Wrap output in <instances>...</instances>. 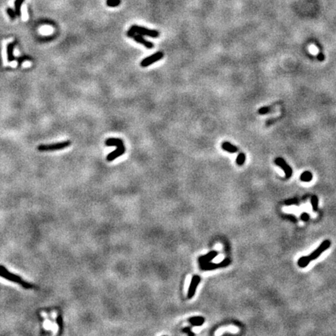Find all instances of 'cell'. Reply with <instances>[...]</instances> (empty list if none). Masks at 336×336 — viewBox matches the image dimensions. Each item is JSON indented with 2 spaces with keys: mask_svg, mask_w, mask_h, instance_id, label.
<instances>
[{
  "mask_svg": "<svg viewBox=\"0 0 336 336\" xmlns=\"http://www.w3.org/2000/svg\"><path fill=\"white\" fill-rule=\"evenodd\" d=\"M245 160H246V156H245L244 153H241L237 156V159H236V163L238 166H242L244 164Z\"/></svg>",
  "mask_w": 336,
  "mask_h": 336,
  "instance_id": "20",
  "label": "cell"
},
{
  "mask_svg": "<svg viewBox=\"0 0 336 336\" xmlns=\"http://www.w3.org/2000/svg\"><path fill=\"white\" fill-rule=\"evenodd\" d=\"M221 146H222V150L228 152V153H237V152L238 151V148H237V146H235L232 145L231 143H230L229 142H223Z\"/></svg>",
  "mask_w": 336,
  "mask_h": 336,
  "instance_id": "13",
  "label": "cell"
},
{
  "mask_svg": "<svg viewBox=\"0 0 336 336\" xmlns=\"http://www.w3.org/2000/svg\"><path fill=\"white\" fill-rule=\"evenodd\" d=\"M164 53L162 52H158L154 53L153 55L148 56L146 59H144L142 62H140V65L142 67H147L152 64L155 63L156 62H158L159 60L162 59L164 58Z\"/></svg>",
  "mask_w": 336,
  "mask_h": 336,
  "instance_id": "5",
  "label": "cell"
},
{
  "mask_svg": "<svg viewBox=\"0 0 336 336\" xmlns=\"http://www.w3.org/2000/svg\"><path fill=\"white\" fill-rule=\"evenodd\" d=\"M15 43H10L7 46V55H8V60L13 61L14 60V56H13V48H14Z\"/></svg>",
  "mask_w": 336,
  "mask_h": 336,
  "instance_id": "15",
  "label": "cell"
},
{
  "mask_svg": "<svg viewBox=\"0 0 336 336\" xmlns=\"http://www.w3.org/2000/svg\"><path fill=\"white\" fill-rule=\"evenodd\" d=\"M0 276H2V277L5 278V279H10V280H11V281L20 283V284H21L23 286H24V287H25V288L32 287V286H30V284H28V283L23 281L22 279H21L20 277H18V276H15V275H13V274H11V273L9 272V271L2 266H0Z\"/></svg>",
  "mask_w": 336,
  "mask_h": 336,
  "instance_id": "3",
  "label": "cell"
},
{
  "mask_svg": "<svg viewBox=\"0 0 336 336\" xmlns=\"http://www.w3.org/2000/svg\"><path fill=\"white\" fill-rule=\"evenodd\" d=\"M311 205H312L313 210H314V212L317 211V209H318V202H319L318 198H317L316 195H313L312 197H311Z\"/></svg>",
  "mask_w": 336,
  "mask_h": 336,
  "instance_id": "19",
  "label": "cell"
},
{
  "mask_svg": "<svg viewBox=\"0 0 336 336\" xmlns=\"http://www.w3.org/2000/svg\"><path fill=\"white\" fill-rule=\"evenodd\" d=\"M297 199H288L287 201H286V205H294V204H297Z\"/></svg>",
  "mask_w": 336,
  "mask_h": 336,
  "instance_id": "25",
  "label": "cell"
},
{
  "mask_svg": "<svg viewBox=\"0 0 336 336\" xmlns=\"http://www.w3.org/2000/svg\"><path fill=\"white\" fill-rule=\"evenodd\" d=\"M132 38H133L136 42H138V43H139V44L144 45L146 47H147V48H153V47H154L153 43L146 41V40L143 38L142 35L136 34H135L132 37Z\"/></svg>",
  "mask_w": 336,
  "mask_h": 336,
  "instance_id": "9",
  "label": "cell"
},
{
  "mask_svg": "<svg viewBox=\"0 0 336 336\" xmlns=\"http://www.w3.org/2000/svg\"><path fill=\"white\" fill-rule=\"evenodd\" d=\"M121 3V0H107V5L109 7H115Z\"/></svg>",
  "mask_w": 336,
  "mask_h": 336,
  "instance_id": "22",
  "label": "cell"
},
{
  "mask_svg": "<svg viewBox=\"0 0 336 336\" xmlns=\"http://www.w3.org/2000/svg\"><path fill=\"white\" fill-rule=\"evenodd\" d=\"M300 218H301V219L303 222H307L310 219V216L307 213H303V214L301 215V216H300Z\"/></svg>",
  "mask_w": 336,
  "mask_h": 336,
  "instance_id": "27",
  "label": "cell"
},
{
  "mask_svg": "<svg viewBox=\"0 0 336 336\" xmlns=\"http://www.w3.org/2000/svg\"><path fill=\"white\" fill-rule=\"evenodd\" d=\"M70 145H71L70 141H64V142L50 144V145H41L38 147V150L39 151H55V150H60L66 148Z\"/></svg>",
  "mask_w": 336,
  "mask_h": 336,
  "instance_id": "2",
  "label": "cell"
},
{
  "mask_svg": "<svg viewBox=\"0 0 336 336\" xmlns=\"http://www.w3.org/2000/svg\"><path fill=\"white\" fill-rule=\"evenodd\" d=\"M182 331H183V332H185V333H187V334H188V335H191V336L195 335V334L192 332V331H191V328H190L189 327H187V328H183V329H182Z\"/></svg>",
  "mask_w": 336,
  "mask_h": 336,
  "instance_id": "26",
  "label": "cell"
},
{
  "mask_svg": "<svg viewBox=\"0 0 336 336\" xmlns=\"http://www.w3.org/2000/svg\"><path fill=\"white\" fill-rule=\"evenodd\" d=\"M217 255H218L217 251H210V252H208V254L199 257L198 260H199V264L205 263V262H211V261H213L214 258H216L217 257Z\"/></svg>",
  "mask_w": 336,
  "mask_h": 336,
  "instance_id": "10",
  "label": "cell"
},
{
  "mask_svg": "<svg viewBox=\"0 0 336 336\" xmlns=\"http://www.w3.org/2000/svg\"><path fill=\"white\" fill-rule=\"evenodd\" d=\"M135 34L142 35V36H149L151 37V38H157L159 35V33L158 30H150V29H147L143 27L133 25L130 27L128 31L127 32V36L132 38V37Z\"/></svg>",
  "mask_w": 336,
  "mask_h": 336,
  "instance_id": "1",
  "label": "cell"
},
{
  "mask_svg": "<svg viewBox=\"0 0 336 336\" xmlns=\"http://www.w3.org/2000/svg\"><path fill=\"white\" fill-rule=\"evenodd\" d=\"M317 59H318L319 61H320V62H321V61H323V60H325V55H324L323 54L321 53V52H320V53H319L318 55H317Z\"/></svg>",
  "mask_w": 336,
  "mask_h": 336,
  "instance_id": "28",
  "label": "cell"
},
{
  "mask_svg": "<svg viewBox=\"0 0 336 336\" xmlns=\"http://www.w3.org/2000/svg\"><path fill=\"white\" fill-rule=\"evenodd\" d=\"M189 323H191L193 326H202V325L205 322V318L203 317H199V316H196V317H192L188 320Z\"/></svg>",
  "mask_w": 336,
  "mask_h": 336,
  "instance_id": "14",
  "label": "cell"
},
{
  "mask_svg": "<svg viewBox=\"0 0 336 336\" xmlns=\"http://www.w3.org/2000/svg\"><path fill=\"white\" fill-rule=\"evenodd\" d=\"M230 263H231V260L229 258H225L222 262H219V265H220V268H225V267L228 266Z\"/></svg>",
  "mask_w": 336,
  "mask_h": 336,
  "instance_id": "23",
  "label": "cell"
},
{
  "mask_svg": "<svg viewBox=\"0 0 336 336\" xmlns=\"http://www.w3.org/2000/svg\"><path fill=\"white\" fill-rule=\"evenodd\" d=\"M275 164L277 166H279V167H281L282 170L284 171L285 177H286V179L290 178L293 174V170L290 167V166L285 161L284 159H283V158L281 157L276 158V159H275Z\"/></svg>",
  "mask_w": 336,
  "mask_h": 336,
  "instance_id": "6",
  "label": "cell"
},
{
  "mask_svg": "<svg viewBox=\"0 0 336 336\" xmlns=\"http://www.w3.org/2000/svg\"><path fill=\"white\" fill-rule=\"evenodd\" d=\"M200 268L202 271H211V270H215L218 268H220L219 263H213V262H205V263H201Z\"/></svg>",
  "mask_w": 336,
  "mask_h": 336,
  "instance_id": "11",
  "label": "cell"
},
{
  "mask_svg": "<svg viewBox=\"0 0 336 336\" xmlns=\"http://www.w3.org/2000/svg\"><path fill=\"white\" fill-rule=\"evenodd\" d=\"M125 152V146H124V144L123 145L119 146H117V149H116L115 150L112 151L111 153H110L108 155H107V160L109 161V162H111V161L114 160L115 159L119 158V156H122V154H124Z\"/></svg>",
  "mask_w": 336,
  "mask_h": 336,
  "instance_id": "8",
  "label": "cell"
},
{
  "mask_svg": "<svg viewBox=\"0 0 336 336\" xmlns=\"http://www.w3.org/2000/svg\"><path fill=\"white\" fill-rule=\"evenodd\" d=\"M123 141L121 139H116V138H109L106 139L105 145L107 146H119L123 145Z\"/></svg>",
  "mask_w": 336,
  "mask_h": 336,
  "instance_id": "12",
  "label": "cell"
},
{
  "mask_svg": "<svg viewBox=\"0 0 336 336\" xmlns=\"http://www.w3.org/2000/svg\"><path fill=\"white\" fill-rule=\"evenodd\" d=\"M300 181L303 182H310L313 178V174L310 171H305L300 175Z\"/></svg>",
  "mask_w": 336,
  "mask_h": 336,
  "instance_id": "16",
  "label": "cell"
},
{
  "mask_svg": "<svg viewBox=\"0 0 336 336\" xmlns=\"http://www.w3.org/2000/svg\"><path fill=\"white\" fill-rule=\"evenodd\" d=\"M7 11V13H8V15L10 16V17L11 18V20H14L15 18H16V12L13 11L11 8H8Z\"/></svg>",
  "mask_w": 336,
  "mask_h": 336,
  "instance_id": "24",
  "label": "cell"
},
{
  "mask_svg": "<svg viewBox=\"0 0 336 336\" xmlns=\"http://www.w3.org/2000/svg\"><path fill=\"white\" fill-rule=\"evenodd\" d=\"M201 282V278L199 276H194L191 279V283H190L189 288H188V298L191 299L195 294L196 289H197L198 285L199 284V283Z\"/></svg>",
  "mask_w": 336,
  "mask_h": 336,
  "instance_id": "7",
  "label": "cell"
},
{
  "mask_svg": "<svg viewBox=\"0 0 336 336\" xmlns=\"http://www.w3.org/2000/svg\"><path fill=\"white\" fill-rule=\"evenodd\" d=\"M272 109H273L272 106H271V107H262V108H260L258 110V114H268V113H270V112L271 111V110H272Z\"/></svg>",
  "mask_w": 336,
  "mask_h": 336,
  "instance_id": "21",
  "label": "cell"
},
{
  "mask_svg": "<svg viewBox=\"0 0 336 336\" xmlns=\"http://www.w3.org/2000/svg\"><path fill=\"white\" fill-rule=\"evenodd\" d=\"M330 246H331V241H330V240H324V241L320 244V246H319L317 249L314 250L311 254H310L309 255L307 256L309 260L311 262V261L317 259V258H318L319 256H320V254L324 252V251H326V250L328 249Z\"/></svg>",
  "mask_w": 336,
  "mask_h": 336,
  "instance_id": "4",
  "label": "cell"
},
{
  "mask_svg": "<svg viewBox=\"0 0 336 336\" xmlns=\"http://www.w3.org/2000/svg\"><path fill=\"white\" fill-rule=\"evenodd\" d=\"M310 262H311V261L309 260L307 256H303V257H301L299 259L298 262H297V265H298L299 267H300V268H305V267H307L309 265Z\"/></svg>",
  "mask_w": 336,
  "mask_h": 336,
  "instance_id": "17",
  "label": "cell"
},
{
  "mask_svg": "<svg viewBox=\"0 0 336 336\" xmlns=\"http://www.w3.org/2000/svg\"><path fill=\"white\" fill-rule=\"evenodd\" d=\"M24 2V0H15V12L18 16H21V6Z\"/></svg>",
  "mask_w": 336,
  "mask_h": 336,
  "instance_id": "18",
  "label": "cell"
}]
</instances>
